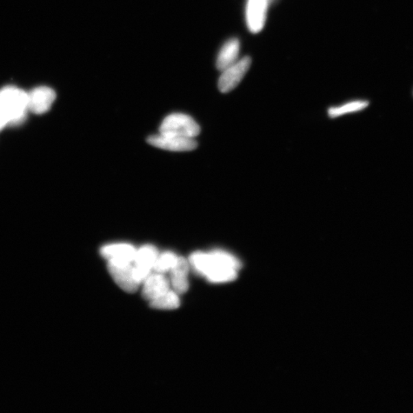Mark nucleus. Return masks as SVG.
Instances as JSON below:
<instances>
[{"label":"nucleus","instance_id":"1","mask_svg":"<svg viewBox=\"0 0 413 413\" xmlns=\"http://www.w3.org/2000/svg\"><path fill=\"white\" fill-rule=\"evenodd\" d=\"M189 261L198 274L213 283L234 281L241 268L237 258L223 250L196 252L191 255Z\"/></svg>","mask_w":413,"mask_h":413},{"label":"nucleus","instance_id":"2","mask_svg":"<svg viewBox=\"0 0 413 413\" xmlns=\"http://www.w3.org/2000/svg\"><path fill=\"white\" fill-rule=\"evenodd\" d=\"M28 111L27 93L15 86L0 90V119L6 124L21 123Z\"/></svg>","mask_w":413,"mask_h":413},{"label":"nucleus","instance_id":"3","mask_svg":"<svg viewBox=\"0 0 413 413\" xmlns=\"http://www.w3.org/2000/svg\"><path fill=\"white\" fill-rule=\"evenodd\" d=\"M200 126L195 119L184 113H172L166 117L160 126L164 135L194 139L200 133Z\"/></svg>","mask_w":413,"mask_h":413},{"label":"nucleus","instance_id":"4","mask_svg":"<svg viewBox=\"0 0 413 413\" xmlns=\"http://www.w3.org/2000/svg\"><path fill=\"white\" fill-rule=\"evenodd\" d=\"M251 58L244 57L222 71L219 78L218 88L222 93H228L234 90L241 82L251 66Z\"/></svg>","mask_w":413,"mask_h":413},{"label":"nucleus","instance_id":"5","mask_svg":"<svg viewBox=\"0 0 413 413\" xmlns=\"http://www.w3.org/2000/svg\"><path fill=\"white\" fill-rule=\"evenodd\" d=\"M148 142L155 148L175 152H189L197 148V142L192 138L160 134L149 137Z\"/></svg>","mask_w":413,"mask_h":413},{"label":"nucleus","instance_id":"6","mask_svg":"<svg viewBox=\"0 0 413 413\" xmlns=\"http://www.w3.org/2000/svg\"><path fill=\"white\" fill-rule=\"evenodd\" d=\"M108 269L113 281L123 291L134 293L141 286L133 274V263L121 264L108 262Z\"/></svg>","mask_w":413,"mask_h":413},{"label":"nucleus","instance_id":"7","mask_svg":"<svg viewBox=\"0 0 413 413\" xmlns=\"http://www.w3.org/2000/svg\"><path fill=\"white\" fill-rule=\"evenodd\" d=\"M56 99L54 91L48 86H38L27 93V108L36 115L48 112Z\"/></svg>","mask_w":413,"mask_h":413},{"label":"nucleus","instance_id":"8","mask_svg":"<svg viewBox=\"0 0 413 413\" xmlns=\"http://www.w3.org/2000/svg\"><path fill=\"white\" fill-rule=\"evenodd\" d=\"M268 0H248L246 6V23L252 33H258L264 27Z\"/></svg>","mask_w":413,"mask_h":413},{"label":"nucleus","instance_id":"9","mask_svg":"<svg viewBox=\"0 0 413 413\" xmlns=\"http://www.w3.org/2000/svg\"><path fill=\"white\" fill-rule=\"evenodd\" d=\"M190 266V263L187 259L178 257L177 263L169 272L170 285H172V290L178 295L184 294L189 288Z\"/></svg>","mask_w":413,"mask_h":413},{"label":"nucleus","instance_id":"10","mask_svg":"<svg viewBox=\"0 0 413 413\" xmlns=\"http://www.w3.org/2000/svg\"><path fill=\"white\" fill-rule=\"evenodd\" d=\"M137 250L128 244H113L106 245L101 249L102 257L108 262L128 264L133 263Z\"/></svg>","mask_w":413,"mask_h":413},{"label":"nucleus","instance_id":"11","mask_svg":"<svg viewBox=\"0 0 413 413\" xmlns=\"http://www.w3.org/2000/svg\"><path fill=\"white\" fill-rule=\"evenodd\" d=\"M143 284V297L149 302L171 290L169 279L162 273H151Z\"/></svg>","mask_w":413,"mask_h":413},{"label":"nucleus","instance_id":"12","mask_svg":"<svg viewBox=\"0 0 413 413\" xmlns=\"http://www.w3.org/2000/svg\"><path fill=\"white\" fill-rule=\"evenodd\" d=\"M241 49V44L237 38H231L226 42L220 51L217 58V68L224 71L229 66L237 61V58Z\"/></svg>","mask_w":413,"mask_h":413},{"label":"nucleus","instance_id":"13","mask_svg":"<svg viewBox=\"0 0 413 413\" xmlns=\"http://www.w3.org/2000/svg\"><path fill=\"white\" fill-rule=\"evenodd\" d=\"M159 254L157 249L152 245H145L137 250L133 265L152 271Z\"/></svg>","mask_w":413,"mask_h":413},{"label":"nucleus","instance_id":"14","mask_svg":"<svg viewBox=\"0 0 413 413\" xmlns=\"http://www.w3.org/2000/svg\"><path fill=\"white\" fill-rule=\"evenodd\" d=\"M179 295L172 290L166 292L162 296L150 302V306L153 309L162 310H172L179 307L180 298Z\"/></svg>","mask_w":413,"mask_h":413},{"label":"nucleus","instance_id":"15","mask_svg":"<svg viewBox=\"0 0 413 413\" xmlns=\"http://www.w3.org/2000/svg\"><path fill=\"white\" fill-rule=\"evenodd\" d=\"M369 103L365 101H356L345 104L342 106H335L329 110V115L331 118L341 117L347 113L361 111L368 108Z\"/></svg>","mask_w":413,"mask_h":413},{"label":"nucleus","instance_id":"16","mask_svg":"<svg viewBox=\"0 0 413 413\" xmlns=\"http://www.w3.org/2000/svg\"><path fill=\"white\" fill-rule=\"evenodd\" d=\"M178 257L172 252H165L159 255L153 266L152 271L165 274L169 272L177 263Z\"/></svg>","mask_w":413,"mask_h":413},{"label":"nucleus","instance_id":"17","mask_svg":"<svg viewBox=\"0 0 413 413\" xmlns=\"http://www.w3.org/2000/svg\"><path fill=\"white\" fill-rule=\"evenodd\" d=\"M6 126L8 125L6 124V123L4 122L3 119H0V131H1L4 128H5Z\"/></svg>","mask_w":413,"mask_h":413}]
</instances>
